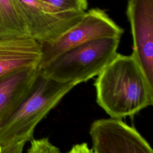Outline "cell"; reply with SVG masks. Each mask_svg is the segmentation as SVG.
<instances>
[{"label": "cell", "mask_w": 153, "mask_h": 153, "mask_svg": "<svg viewBox=\"0 0 153 153\" xmlns=\"http://www.w3.org/2000/svg\"><path fill=\"white\" fill-rule=\"evenodd\" d=\"M7 37L30 36L13 0H0V38Z\"/></svg>", "instance_id": "obj_10"}, {"label": "cell", "mask_w": 153, "mask_h": 153, "mask_svg": "<svg viewBox=\"0 0 153 153\" xmlns=\"http://www.w3.org/2000/svg\"><path fill=\"white\" fill-rule=\"evenodd\" d=\"M27 153H62L60 149L53 145L48 138L32 139Z\"/></svg>", "instance_id": "obj_12"}, {"label": "cell", "mask_w": 153, "mask_h": 153, "mask_svg": "<svg viewBox=\"0 0 153 153\" xmlns=\"http://www.w3.org/2000/svg\"><path fill=\"white\" fill-rule=\"evenodd\" d=\"M89 133L94 153H153L140 133L120 119L97 120Z\"/></svg>", "instance_id": "obj_6"}, {"label": "cell", "mask_w": 153, "mask_h": 153, "mask_svg": "<svg viewBox=\"0 0 153 153\" xmlns=\"http://www.w3.org/2000/svg\"><path fill=\"white\" fill-rule=\"evenodd\" d=\"M29 36L39 44L57 38L76 23L84 12L59 11L39 0H13Z\"/></svg>", "instance_id": "obj_5"}, {"label": "cell", "mask_w": 153, "mask_h": 153, "mask_svg": "<svg viewBox=\"0 0 153 153\" xmlns=\"http://www.w3.org/2000/svg\"><path fill=\"white\" fill-rule=\"evenodd\" d=\"M68 153H93V151L88 147L87 143H82L74 145Z\"/></svg>", "instance_id": "obj_14"}, {"label": "cell", "mask_w": 153, "mask_h": 153, "mask_svg": "<svg viewBox=\"0 0 153 153\" xmlns=\"http://www.w3.org/2000/svg\"><path fill=\"white\" fill-rule=\"evenodd\" d=\"M94 85L97 104L111 118L133 117L153 105V85L131 54L117 53Z\"/></svg>", "instance_id": "obj_1"}, {"label": "cell", "mask_w": 153, "mask_h": 153, "mask_svg": "<svg viewBox=\"0 0 153 153\" xmlns=\"http://www.w3.org/2000/svg\"><path fill=\"white\" fill-rule=\"evenodd\" d=\"M93 153H94V152H93Z\"/></svg>", "instance_id": "obj_15"}, {"label": "cell", "mask_w": 153, "mask_h": 153, "mask_svg": "<svg viewBox=\"0 0 153 153\" xmlns=\"http://www.w3.org/2000/svg\"><path fill=\"white\" fill-rule=\"evenodd\" d=\"M59 11H81L87 9V0H39Z\"/></svg>", "instance_id": "obj_11"}, {"label": "cell", "mask_w": 153, "mask_h": 153, "mask_svg": "<svg viewBox=\"0 0 153 153\" xmlns=\"http://www.w3.org/2000/svg\"><path fill=\"white\" fill-rule=\"evenodd\" d=\"M41 56L39 44L30 37L0 38V76L23 68L38 69Z\"/></svg>", "instance_id": "obj_9"}, {"label": "cell", "mask_w": 153, "mask_h": 153, "mask_svg": "<svg viewBox=\"0 0 153 153\" xmlns=\"http://www.w3.org/2000/svg\"><path fill=\"white\" fill-rule=\"evenodd\" d=\"M126 15L133 40L131 55L153 85V0H128Z\"/></svg>", "instance_id": "obj_7"}, {"label": "cell", "mask_w": 153, "mask_h": 153, "mask_svg": "<svg viewBox=\"0 0 153 153\" xmlns=\"http://www.w3.org/2000/svg\"><path fill=\"white\" fill-rule=\"evenodd\" d=\"M121 38L93 40L62 53L40 73L55 81L77 85L97 76L117 54Z\"/></svg>", "instance_id": "obj_3"}, {"label": "cell", "mask_w": 153, "mask_h": 153, "mask_svg": "<svg viewBox=\"0 0 153 153\" xmlns=\"http://www.w3.org/2000/svg\"><path fill=\"white\" fill-rule=\"evenodd\" d=\"M124 29L100 8L85 11L81 19L54 40L39 44L42 69L62 53L86 42L104 38H121Z\"/></svg>", "instance_id": "obj_4"}, {"label": "cell", "mask_w": 153, "mask_h": 153, "mask_svg": "<svg viewBox=\"0 0 153 153\" xmlns=\"http://www.w3.org/2000/svg\"><path fill=\"white\" fill-rule=\"evenodd\" d=\"M39 73L37 68H26L0 76V126L29 94Z\"/></svg>", "instance_id": "obj_8"}, {"label": "cell", "mask_w": 153, "mask_h": 153, "mask_svg": "<svg viewBox=\"0 0 153 153\" xmlns=\"http://www.w3.org/2000/svg\"><path fill=\"white\" fill-rule=\"evenodd\" d=\"M76 85L55 81L39 72L29 94L0 126V146L30 141L38 124Z\"/></svg>", "instance_id": "obj_2"}, {"label": "cell", "mask_w": 153, "mask_h": 153, "mask_svg": "<svg viewBox=\"0 0 153 153\" xmlns=\"http://www.w3.org/2000/svg\"><path fill=\"white\" fill-rule=\"evenodd\" d=\"M25 143L22 142L0 146V153H23Z\"/></svg>", "instance_id": "obj_13"}]
</instances>
